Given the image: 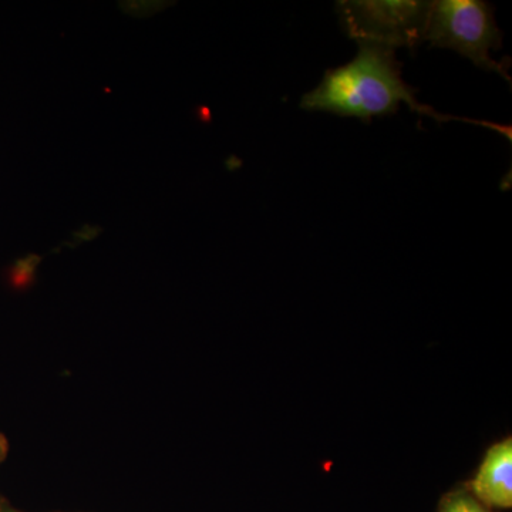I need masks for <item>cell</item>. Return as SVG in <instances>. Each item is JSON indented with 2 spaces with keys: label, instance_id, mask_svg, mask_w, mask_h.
I'll use <instances>...</instances> for the list:
<instances>
[{
  "label": "cell",
  "instance_id": "2",
  "mask_svg": "<svg viewBox=\"0 0 512 512\" xmlns=\"http://www.w3.org/2000/svg\"><path fill=\"white\" fill-rule=\"evenodd\" d=\"M424 42L450 49L467 57L487 72H495L511 82L508 63L491 57L503 46V35L495 23L493 6L481 0H436L430 2Z\"/></svg>",
  "mask_w": 512,
  "mask_h": 512
},
{
  "label": "cell",
  "instance_id": "4",
  "mask_svg": "<svg viewBox=\"0 0 512 512\" xmlns=\"http://www.w3.org/2000/svg\"><path fill=\"white\" fill-rule=\"evenodd\" d=\"M464 488L490 510L512 508V440L488 448L476 477Z\"/></svg>",
  "mask_w": 512,
  "mask_h": 512
},
{
  "label": "cell",
  "instance_id": "5",
  "mask_svg": "<svg viewBox=\"0 0 512 512\" xmlns=\"http://www.w3.org/2000/svg\"><path fill=\"white\" fill-rule=\"evenodd\" d=\"M437 512H495L481 504L466 488H457L441 497Z\"/></svg>",
  "mask_w": 512,
  "mask_h": 512
},
{
  "label": "cell",
  "instance_id": "7",
  "mask_svg": "<svg viewBox=\"0 0 512 512\" xmlns=\"http://www.w3.org/2000/svg\"><path fill=\"white\" fill-rule=\"evenodd\" d=\"M0 512H28V511L20 510V508L15 507V505H13V504H10L9 501L6 500L5 497H2V495H0ZM56 512H60V511H56Z\"/></svg>",
  "mask_w": 512,
  "mask_h": 512
},
{
  "label": "cell",
  "instance_id": "6",
  "mask_svg": "<svg viewBox=\"0 0 512 512\" xmlns=\"http://www.w3.org/2000/svg\"><path fill=\"white\" fill-rule=\"evenodd\" d=\"M9 456V441L6 439L5 434L0 431V467L5 463L6 458Z\"/></svg>",
  "mask_w": 512,
  "mask_h": 512
},
{
  "label": "cell",
  "instance_id": "1",
  "mask_svg": "<svg viewBox=\"0 0 512 512\" xmlns=\"http://www.w3.org/2000/svg\"><path fill=\"white\" fill-rule=\"evenodd\" d=\"M416 96L417 90L403 80L396 50L359 45L355 59L328 70L318 87L302 97L301 107L369 121L376 116L397 113L400 104L406 103L413 113L437 121H464L437 113L433 107L420 103Z\"/></svg>",
  "mask_w": 512,
  "mask_h": 512
},
{
  "label": "cell",
  "instance_id": "3",
  "mask_svg": "<svg viewBox=\"0 0 512 512\" xmlns=\"http://www.w3.org/2000/svg\"><path fill=\"white\" fill-rule=\"evenodd\" d=\"M430 2L421 0H343L336 3L340 25L359 45L396 50L424 42Z\"/></svg>",
  "mask_w": 512,
  "mask_h": 512
}]
</instances>
